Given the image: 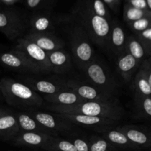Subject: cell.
<instances>
[{
    "label": "cell",
    "mask_w": 151,
    "mask_h": 151,
    "mask_svg": "<svg viewBox=\"0 0 151 151\" xmlns=\"http://www.w3.org/2000/svg\"><path fill=\"white\" fill-rule=\"evenodd\" d=\"M134 35L142 45L146 55L150 56L151 54V27L142 32L134 33Z\"/></svg>",
    "instance_id": "30"
},
{
    "label": "cell",
    "mask_w": 151,
    "mask_h": 151,
    "mask_svg": "<svg viewBox=\"0 0 151 151\" xmlns=\"http://www.w3.org/2000/svg\"><path fill=\"white\" fill-rule=\"evenodd\" d=\"M14 48L22 52L39 73L47 74L51 72L47 53L35 43L23 36L17 40Z\"/></svg>",
    "instance_id": "6"
},
{
    "label": "cell",
    "mask_w": 151,
    "mask_h": 151,
    "mask_svg": "<svg viewBox=\"0 0 151 151\" xmlns=\"http://www.w3.org/2000/svg\"><path fill=\"white\" fill-rule=\"evenodd\" d=\"M41 0H27V5L30 8H34L41 3Z\"/></svg>",
    "instance_id": "35"
},
{
    "label": "cell",
    "mask_w": 151,
    "mask_h": 151,
    "mask_svg": "<svg viewBox=\"0 0 151 151\" xmlns=\"http://www.w3.org/2000/svg\"><path fill=\"white\" fill-rule=\"evenodd\" d=\"M24 37L35 43L47 53L61 50L65 45L63 40L56 36L54 33H37L29 32Z\"/></svg>",
    "instance_id": "14"
},
{
    "label": "cell",
    "mask_w": 151,
    "mask_h": 151,
    "mask_svg": "<svg viewBox=\"0 0 151 151\" xmlns=\"http://www.w3.org/2000/svg\"><path fill=\"white\" fill-rule=\"evenodd\" d=\"M131 29L134 31V33L145 30L148 27H150V16L142 18L137 21L128 23Z\"/></svg>",
    "instance_id": "31"
},
{
    "label": "cell",
    "mask_w": 151,
    "mask_h": 151,
    "mask_svg": "<svg viewBox=\"0 0 151 151\" xmlns=\"http://www.w3.org/2000/svg\"><path fill=\"white\" fill-rule=\"evenodd\" d=\"M47 109L55 114H72L86 116H98L119 121L124 116L125 111L119 103H100L85 101L72 106L50 105Z\"/></svg>",
    "instance_id": "2"
},
{
    "label": "cell",
    "mask_w": 151,
    "mask_h": 151,
    "mask_svg": "<svg viewBox=\"0 0 151 151\" xmlns=\"http://www.w3.org/2000/svg\"><path fill=\"white\" fill-rule=\"evenodd\" d=\"M90 83L99 89L113 94L117 88V83L110 71L101 61L95 58L82 71Z\"/></svg>",
    "instance_id": "5"
},
{
    "label": "cell",
    "mask_w": 151,
    "mask_h": 151,
    "mask_svg": "<svg viewBox=\"0 0 151 151\" xmlns=\"http://www.w3.org/2000/svg\"><path fill=\"white\" fill-rule=\"evenodd\" d=\"M140 64L130 53L125 50L117 57L116 68L118 73L126 83H130Z\"/></svg>",
    "instance_id": "16"
},
{
    "label": "cell",
    "mask_w": 151,
    "mask_h": 151,
    "mask_svg": "<svg viewBox=\"0 0 151 151\" xmlns=\"http://www.w3.org/2000/svg\"><path fill=\"white\" fill-rule=\"evenodd\" d=\"M89 151H114L115 147L100 136L92 135L88 139Z\"/></svg>",
    "instance_id": "28"
},
{
    "label": "cell",
    "mask_w": 151,
    "mask_h": 151,
    "mask_svg": "<svg viewBox=\"0 0 151 151\" xmlns=\"http://www.w3.org/2000/svg\"><path fill=\"white\" fill-rule=\"evenodd\" d=\"M24 83L32 88L37 93L44 94H52L61 90L67 89L63 81L61 83L54 82L48 80H42L33 78L32 77H24Z\"/></svg>",
    "instance_id": "15"
},
{
    "label": "cell",
    "mask_w": 151,
    "mask_h": 151,
    "mask_svg": "<svg viewBox=\"0 0 151 151\" xmlns=\"http://www.w3.org/2000/svg\"><path fill=\"white\" fill-rule=\"evenodd\" d=\"M29 32L37 33H54V24L51 18L47 16H38L31 20Z\"/></svg>",
    "instance_id": "25"
},
{
    "label": "cell",
    "mask_w": 151,
    "mask_h": 151,
    "mask_svg": "<svg viewBox=\"0 0 151 151\" xmlns=\"http://www.w3.org/2000/svg\"><path fill=\"white\" fill-rule=\"evenodd\" d=\"M0 63L7 69L24 73L38 74L35 66L19 50L13 48L11 51L0 53Z\"/></svg>",
    "instance_id": "11"
},
{
    "label": "cell",
    "mask_w": 151,
    "mask_h": 151,
    "mask_svg": "<svg viewBox=\"0 0 151 151\" xmlns=\"http://www.w3.org/2000/svg\"><path fill=\"white\" fill-rule=\"evenodd\" d=\"M57 114L60 117L64 118L73 125L91 128L97 131L98 133L110 129L119 122V121L113 120V119L83 114Z\"/></svg>",
    "instance_id": "10"
},
{
    "label": "cell",
    "mask_w": 151,
    "mask_h": 151,
    "mask_svg": "<svg viewBox=\"0 0 151 151\" xmlns=\"http://www.w3.org/2000/svg\"><path fill=\"white\" fill-rule=\"evenodd\" d=\"M35 119L41 125L48 130L52 136L58 135L59 134L69 133L73 129V124L71 123L64 118L60 117L57 114L47 113L39 111H25Z\"/></svg>",
    "instance_id": "8"
},
{
    "label": "cell",
    "mask_w": 151,
    "mask_h": 151,
    "mask_svg": "<svg viewBox=\"0 0 151 151\" xmlns=\"http://www.w3.org/2000/svg\"><path fill=\"white\" fill-rule=\"evenodd\" d=\"M24 151H37V150H24Z\"/></svg>",
    "instance_id": "40"
},
{
    "label": "cell",
    "mask_w": 151,
    "mask_h": 151,
    "mask_svg": "<svg viewBox=\"0 0 151 151\" xmlns=\"http://www.w3.org/2000/svg\"><path fill=\"white\" fill-rule=\"evenodd\" d=\"M147 16H150V13L149 11L140 10V9H137L131 6L126 7L124 13V18L128 24L142 19V18L147 17Z\"/></svg>",
    "instance_id": "29"
},
{
    "label": "cell",
    "mask_w": 151,
    "mask_h": 151,
    "mask_svg": "<svg viewBox=\"0 0 151 151\" xmlns=\"http://www.w3.org/2000/svg\"><path fill=\"white\" fill-rule=\"evenodd\" d=\"M136 116L139 119H149L151 116V97H144L134 100Z\"/></svg>",
    "instance_id": "27"
},
{
    "label": "cell",
    "mask_w": 151,
    "mask_h": 151,
    "mask_svg": "<svg viewBox=\"0 0 151 151\" xmlns=\"http://www.w3.org/2000/svg\"><path fill=\"white\" fill-rule=\"evenodd\" d=\"M134 100L151 94V60L145 59L136 72L133 82Z\"/></svg>",
    "instance_id": "9"
},
{
    "label": "cell",
    "mask_w": 151,
    "mask_h": 151,
    "mask_svg": "<svg viewBox=\"0 0 151 151\" xmlns=\"http://www.w3.org/2000/svg\"><path fill=\"white\" fill-rule=\"evenodd\" d=\"M52 137V136L42 133L19 131L10 142L14 145L20 147L44 149Z\"/></svg>",
    "instance_id": "13"
},
{
    "label": "cell",
    "mask_w": 151,
    "mask_h": 151,
    "mask_svg": "<svg viewBox=\"0 0 151 151\" xmlns=\"http://www.w3.org/2000/svg\"><path fill=\"white\" fill-rule=\"evenodd\" d=\"M4 48V47H3V45H1V44H0V50H1V49Z\"/></svg>",
    "instance_id": "39"
},
{
    "label": "cell",
    "mask_w": 151,
    "mask_h": 151,
    "mask_svg": "<svg viewBox=\"0 0 151 151\" xmlns=\"http://www.w3.org/2000/svg\"><path fill=\"white\" fill-rule=\"evenodd\" d=\"M81 23L91 42L103 48L108 47L110 23L107 19L91 11L82 15Z\"/></svg>",
    "instance_id": "4"
},
{
    "label": "cell",
    "mask_w": 151,
    "mask_h": 151,
    "mask_svg": "<svg viewBox=\"0 0 151 151\" xmlns=\"http://www.w3.org/2000/svg\"><path fill=\"white\" fill-rule=\"evenodd\" d=\"M15 116H16V119H17L18 125H19L20 131L42 133V134L52 136L51 132H50L48 130H47L42 125H40L34 118H32L27 112L15 113Z\"/></svg>",
    "instance_id": "22"
},
{
    "label": "cell",
    "mask_w": 151,
    "mask_h": 151,
    "mask_svg": "<svg viewBox=\"0 0 151 151\" xmlns=\"http://www.w3.org/2000/svg\"><path fill=\"white\" fill-rule=\"evenodd\" d=\"M19 131L15 113L8 111L0 117V139L11 141Z\"/></svg>",
    "instance_id": "20"
},
{
    "label": "cell",
    "mask_w": 151,
    "mask_h": 151,
    "mask_svg": "<svg viewBox=\"0 0 151 151\" xmlns=\"http://www.w3.org/2000/svg\"><path fill=\"white\" fill-rule=\"evenodd\" d=\"M68 140H69L74 145L77 151H89L88 139L85 137L81 136L72 135Z\"/></svg>",
    "instance_id": "32"
},
{
    "label": "cell",
    "mask_w": 151,
    "mask_h": 151,
    "mask_svg": "<svg viewBox=\"0 0 151 151\" xmlns=\"http://www.w3.org/2000/svg\"><path fill=\"white\" fill-rule=\"evenodd\" d=\"M26 25L21 18L8 12H0V31L10 41L22 38Z\"/></svg>",
    "instance_id": "12"
},
{
    "label": "cell",
    "mask_w": 151,
    "mask_h": 151,
    "mask_svg": "<svg viewBox=\"0 0 151 151\" xmlns=\"http://www.w3.org/2000/svg\"><path fill=\"white\" fill-rule=\"evenodd\" d=\"M123 133L128 139L136 147L140 148H147L151 145L150 134H147L139 127L134 125H124L117 128Z\"/></svg>",
    "instance_id": "18"
},
{
    "label": "cell",
    "mask_w": 151,
    "mask_h": 151,
    "mask_svg": "<svg viewBox=\"0 0 151 151\" xmlns=\"http://www.w3.org/2000/svg\"><path fill=\"white\" fill-rule=\"evenodd\" d=\"M0 92L7 104L26 111L38 110L44 104V99L38 93L10 78L0 80Z\"/></svg>",
    "instance_id": "1"
},
{
    "label": "cell",
    "mask_w": 151,
    "mask_h": 151,
    "mask_svg": "<svg viewBox=\"0 0 151 151\" xmlns=\"http://www.w3.org/2000/svg\"><path fill=\"white\" fill-rule=\"evenodd\" d=\"M51 72L56 74H63L69 71L72 66V59L66 50H58L47 52Z\"/></svg>",
    "instance_id": "19"
},
{
    "label": "cell",
    "mask_w": 151,
    "mask_h": 151,
    "mask_svg": "<svg viewBox=\"0 0 151 151\" xmlns=\"http://www.w3.org/2000/svg\"><path fill=\"white\" fill-rule=\"evenodd\" d=\"M126 38L125 31L119 23L114 22L110 24L108 47L116 57L125 51Z\"/></svg>",
    "instance_id": "17"
},
{
    "label": "cell",
    "mask_w": 151,
    "mask_h": 151,
    "mask_svg": "<svg viewBox=\"0 0 151 151\" xmlns=\"http://www.w3.org/2000/svg\"><path fill=\"white\" fill-rule=\"evenodd\" d=\"M103 1L111 6H114L116 4V0H103Z\"/></svg>",
    "instance_id": "36"
},
{
    "label": "cell",
    "mask_w": 151,
    "mask_h": 151,
    "mask_svg": "<svg viewBox=\"0 0 151 151\" xmlns=\"http://www.w3.org/2000/svg\"><path fill=\"white\" fill-rule=\"evenodd\" d=\"M8 111V110H6V109H2V108H0V117H1V116H3L4 114H5L7 113Z\"/></svg>",
    "instance_id": "37"
},
{
    "label": "cell",
    "mask_w": 151,
    "mask_h": 151,
    "mask_svg": "<svg viewBox=\"0 0 151 151\" xmlns=\"http://www.w3.org/2000/svg\"><path fill=\"white\" fill-rule=\"evenodd\" d=\"M44 150L47 151H77L74 145L69 140L52 136Z\"/></svg>",
    "instance_id": "26"
},
{
    "label": "cell",
    "mask_w": 151,
    "mask_h": 151,
    "mask_svg": "<svg viewBox=\"0 0 151 151\" xmlns=\"http://www.w3.org/2000/svg\"><path fill=\"white\" fill-rule=\"evenodd\" d=\"M71 50L74 61L79 69H83L95 59L91 41L82 27H75L70 32Z\"/></svg>",
    "instance_id": "3"
},
{
    "label": "cell",
    "mask_w": 151,
    "mask_h": 151,
    "mask_svg": "<svg viewBox=\"0 0 151 151\" xmlns=\"http://www.w3.org/2000/svg\"><path fill=\"white\" fill-rule=\"evenodd\" d=\"M91 11L95 13L96 15H97V16L105 18V19L109 21V13H108L107 10H106L104 2L102 0H94L92 6H91Z\"/></svg>",
    "instance_id": "33"
},
{
    "label": "cell",
    "mask_w": 151,
    "mask_h": 151,
    "mask_svg": "<svg viewBox=\"0 0 151 151\" xmlns=\"http://www.w3.org/2000/svg\"><path fill=\"white\" fill-rule=\"evenodd\" d=\"M1 92H0V100H1Z\"/></svg>",
    "instance_id": "41"
},
{
    "label": "cell",
    "mask_w": 151,
    "mask_h": 151,
    "mask_svg": "<svg viewBox=\"0 0 151 151\" xmlns=\"http://www.w3.org/2000/svg\"><path fill=\"white\" fill-rule=\"evenodd\" d=\"M146 3H147V8L149 10L151 9V0H146Z\"/></svg>",
    "instance_id": "38"
},
{
    "label": "cell",
    "mask_w": 151,
    "mask_h": 151,
    "mask_svg": "<svg viewBox=\"0 0 151 151\" xmlns=\"http://www.w3.org/2000/svg\"><path fill=\"white\" fill-rule=\"evenodd\" d=\"M65 86L78 94L85 101L100 102V103H119L113 94L99 89L92 85L83 83L75 80L63 81Z\"/></svg>",
    "instance_id": "7"
},
{
    "label": "cell",
    "mask_w": 151,
    "mask_h": 151,
    "mask_svg": "<svg viewBox=\"0 0 151 151\" xmlns=\"http://www.w3.org/2000/svg\"><path fill=\"white\" fill-rule=\"evenodd\" d=\"M100 137L107 140L109 142L113 145L115 147H121L124 149H131V150H137L138 147H136L134 144L128 139L125 134L118 129H107L104 131L99 133Z\"/></svg>",
    "instance_id": "23"
},
{
    "label": "cell",
    "mask_w": 151,
    "mask_h": 151,
    "mask_svg": "<svg viewBox=\"0 0 151 151\" xmlns=\"http://www.w3.org/2000/svg\"><path fill=\"white\" fill-rule=\"evenodd\" d=\"M125 50L130 53L139 64H141L142 62L145 59V58L146 56V53L145 49L134 34L127 37Z\"/></svg>",
    "instance_id": "24"
},
{
    "label": "cell",
    "mask_w": 151,
    "mask_h": 151,
    "mask_svg": "<svg viewBox=\"0 0 151 151\" xmlns=\"http://www.w3.org/2000/svg\"><path fill=\"white\" fill-rule=\"evenodd\" d=\"M43 99L52 105L60 106H72L85 102V100L69 88L61 90L52 94H44Z\"/></svg>",
    "instance_id": "21"
},
{
    "label": "cell",
    "mask_w": 151,
    "mask_h": 151,
    "mask_svg": "<svg viewBox=\"0 0 151 151\" xmlns=\"http://www.w3.org/2000/svg\"><path fill=\"white\" fill-rule=\"evenodd\" d=\"M130 3L131 7H136L137 9L146 10V9L147 8L146 0H130Z\"/></svg>",
    "instance_id": "34"
}]
</instances>
